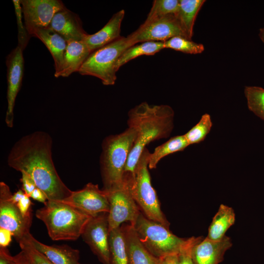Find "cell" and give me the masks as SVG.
Listing matches in <instances>:
<instances>
[{
    "label": "cell",
    "instance_id": "obj_1",
    "mask_svg": "<svg viewBox=\"0 0 264 264\" xmlns=\"http://www.w3.org/2000/svg\"><path fill=\"white\" fill-rule=\"evenodd\" d=\"M52 140L48 133L36 131L22 136L11 148L7 163L13 169L29 176L47 200L62 201L72 193L62 181L52 158Z\"/></svg>",
    "mask_w": 264,
    "mask_h": 264
},
{
    "label": "cell",
    "instance_id": "obj_2",
    "mask_svg": "<svg viewBox=\"0 0 264 264\" xmlns=\"http://www.w3.org/2000/svg\"><path fill=\"white\" fill-rule=\"evenodd\" d=\"M174 111L167 105H154L143 102L128 112V127L136 132L123 175V183L132 180L144 150L150 142L168 137L174 127Z\"/></svg>",
    "mask_w": 264,
    "mask_h": 264
},
{
    "label": "cell",
    "instance_id": "obj_3",
    "mask_svg": "<svg viewBox=\"0 0 264 264\" xmlns=\"http://www.w3.org/2000/svg\"><path fill=\"white\" fill-rule=\"evenodd\" d=\"M35 215L44 223L54 241L76 240L92 217L71 205L52 200H47Z\"/></svg>",
    "mask_w": 264,
    "mask_h": 264
},
{
    "label": "cell",
    "instance_id": "obj_4",
    "mask_svg": "<svg viewBox=\"0 0 264 264\" xmlns=\"http://www.w3.org/2000/svg\"><path fill=\"white\" fill-rule=\"evenodd\" d=\"M136 137L134 130L128 127L123 132L109 135L103 140L100 161L103 190L123 185L124 169Z\"/></svg>",
    "mask_w": 264,
    "mask_h": 264
},
{
    "label": "cell",
    "instance_id": "obj_5",
    "mask_svg": "<svg viewBox=\"0 0 264 264\" xmlns=\"http://www.w3.org/2000/svg\"><path fill=\"white\" fill-rule=\"evenodd\" d=\"M150 153L147 148L142 152L135 170L133 178L124 183L144 215L148 219L169 228L170 223L160 208L155 190L148 170Z\"/></svg>",
    "mask_w": 264,
    "mask_h": 264
},
{
    "label": "cell",
    "instance_id": "obj_6",
    "mask_svg": "<svg viewBox=\"0 0 264 264\" xmlns=\"http://www.w3.org/2000/svg\"><path fill=\"white\" fill-rule=\"evenodd\" d=\"M133 45L128 36H121L92 52L80 68L79 73L97 77L106 86L114 85L117 78V61L125 50Z\"/></svg>",
    "mask_w": 264,
    "mask_h": 264
},
{
    "label": "cell",
    "instance_id": "obj_7",
    "mask_svg": "<svg viewBox=\"0 0 264 264\" xmlns=\"http://www.w3.org/2000/svg\"><path fill=\"white\" fill-rule=\"evenodd\" d=\"M133 227L143 245L157 258L178 254L186 240L173 234L162 224L148 219L142 212Z\"/></svg>",
    "mask_w": 264,
    "mask_h": 264
},
{
    "label": "cell",
    "instance_id": "obj_8",
    "mask_svg": "<svg viewBox=\"0 0 264 264\" xmlns=\"http://www.w3.org/2000/svg\"><path fill=\"white\" fill-rule=\"evenodd\" d=\"M105 191L110 203L109 232L127 221L133 226L141 212L128 187L123 183L121 187Z\"/></svg>",
    "mask_w": 264,
    "mask_h": 264
},
{
    "label": "cell",
    "instance_id": "obj_9",
    "mask_svg": "<svg viewBox=\"0 0 264 264\" xmlns=\"http://www.w3.org/2000/svg\"><path fill=\"white\" fill-rule=\"evenodd\" d=\"M9 186L0 183V227L10 231L18 242L29 233L32 217H25L11 200Z\"/></svg>",
    "mask_w": 264,
    "mask_h": 264
},
{
    "label": "cell",
    "instance_id": "obj_10",
    "mask_svg": "<svg viewBox=\"0 0 264 264\" xmlns=\"http://www.w3.org/2000/svg\"><path fill=\"white\" fill-rule=\"evenodd\" d=\"M24 24L31 37L38 30L49 27L55 14L66 7L60 0H21Z\"/></svg>",
    "mask_w": 264,
    "mask_h": 264
},
{
    "label": "cell",
    "instance_id": "obj_11",
    "mask_svg": "<svg viewBox=\"0 0 264 264\" xmlns=\"http://www.w3.org/2000/svg\"><path fill=\"white\" fill-rule=\"evenodd\" d=\"M176 36L187 38L176 14L143 23L128 36L134 44L150 41L164 42Z\"/></svg>",
    "mask_w": 264,
    "mask_h": 264
},
{
    "label": "cell",
    "instance_id": "obj_12",
    "mask_svg": "<svg viewBox=\"0 0 264 264\" xmlns=\"http://www.w3.org/2000/svg\"><path fill=\"white\" fill-rule=\"evenodd\" d=\"M108 213L93 217L81 235L92 252L103 264H110Z\"/></svg>",
    "mask_w": 264,
    "mask_h": 264
},
{
    "label": "cell",
    "instance_id": "obj_13",
    "mask_svg": "<svg viewBox=\"0 0 264 264\" xmlns=\"http://www.w3.org/2000/svg\"><path fill=\"white\" fill-rule=\"evenodd\" d=\"M61 201L71 205L91 217L109 213L110 203L105 190L97 184H87L82 189L72 191L70 196Z\"/></svg>",
    "mask_w": 264,
    "mask_h": 264
},
{
    "label": "cell",
    "instance_id": "obj_14",
    "mask_svg": "<svg viewBox=\"0 0 264 264\" xmlns=\"http://www.w3.org/2000/svg\"><path fill=\"white\" fill-rule=\"evenodd\" d=\"M22 50L17 46L7 56V109L5 121L6 125L12 128L14 121V108L17 94L21 89L24 70Z\"/></svg>",
    "mask_w": 264,
    "mask_h": 264
},
{
    "label": "cell",
    "instance_id": "obj_15",
    "mask_svg": "<svg viewBox=\"0 0 264 264\" xmlns=\"http://www.w3.org/2000/svg\"><path fill=\"white\" fill-rule=\"evenodd\" d=\"M49 27L67 42L83 41L88 34L83 28L79 16L66 7L55 14Z\"/></svg>",
    "mask_w": 264,
    "mask_h": 264
},
{
    "label": "cell",
    "instance_id": "obj_16",
    "mask_svg": "<svg viewBox=\"0 0 264 264\" xmlns=\"http://www.w3.org/2000/svg\"><path fill=\"white\" fill-rule=\"evenodd\" d=\"M232 245L231 239L227 236L219 241L207 238L197 243L192 250L195 264H219L222 262L225 252Z\"/></svg>",
    "mask_w": 264,
    "mask_h": 264
},
{
    "label": "cell",
    "instance_id": "obj_17",
    "mask_svg": "<svg viewBox=\"0 0 264 264\" xmlns=\"http://www.w3.org/2000/svg\"><path fill=\"white\" fill-rule=\"evenodd\" d=\"M125 238L129 264H160L159 259L152 254L140 242L133 225L121 226Z\"/></svg>",
    "mask_w": 264,
    "mask_h": 264
},
{
    "label": "cell",
    "instance_id": "obj_18",
    "mask_svg": "<svg viewBox=\"0 0 264 264\" xmlns=\"http://www.w3.org/2000/svg\"><path fill=\"white\" fill-rule=\"evenodd\" d=\"M23 240L54 264H79L80 252L67 245H48L40 242L29 233Z\"/></svg>",
    "mask_w": 264,
    "mask_h": 264
},
{
    "label": "cell",
    "instance_id": "obj_19",
    "mask_svg": "<svg viewBox=\"0 0 264 264\" xmlns=\"http://www.w3.org/2000/svg\"><path fill=\"white\" fill-rule=\"evenodd\" d=\"M124 16V10H121L114 14L108 22L98 32L93 34H87L84 41L91 53L121 37V26Z\"/></svg>",
    "mask_w": 264,
    "mask_h": 264
},
{
    "label": "cell",
    "instance_id": "obj_20",
    "mask_svg": "<svg viewBox=\"0 0 264 264\" xmlns=\"http://www.w3.org/2000/svg\"><path fill=\"white\" fill-rule=\"evenodd\" d=\"M67 43L62 67L57 78L67 77L75 72H78L91 53L84 40Z\"/></svg>",
    "mask_w": 264,
    "mask_h": 264
},
{
    "label": "cell",
    "instance_id": "obj_21",
    "mask_svg": "<svg viewBox=\"0 0 264 264\" xmlns=\"http://www.w3.org/2000/svg\"><path fill=\"white\" fill-rule=\"evenodd\" d=\"M33 37L40 39L51 53L54 62V76L57 77L62 67L67 42L49 27L38 30Z\"/></svg>",
    "mask_w": 264,
    "mask_h": 264
},
{
    "label": "cell",
    "instance_id": "obj_22",
    "mask_svg": "<svg viewBox=\"0 0 264 264\" xmlns=\"http://www.w3.org/2000/svg\"><path fill=\"white\" fill-rule=\"evenodd\" d=\"M235 221V214L233 208L220 204L209 226L206 238L213 241L220 240Z\"/></svg>",
    "mask_w": 264,
    "mask_h": 264
},
{
    "label": "cell",
    "instance_id": "obj_23",
    "mask_svg": "<svg viewBox=\"0 0 264 264\" xmlns=\"http://www.w3.org/2000/svg\"><path fill=\"white\" fill-rule=\"evenodd\" d=\"M205 0H179L178 12L175 14L187 39L191 40L197 14Z\"/></svg>",
    "mask_w": 264,
    "mask_h": 264
},
{
    "label": "cell",
    "instance_id": "obj_24",
    "mask_svg": "<svg viewBox=\"0 0 264 264\" xmlns=\"http://www.w3.org/2000/svg\"><path fill=\"white\" fill-rule=\"evenodd\" d=\"M189 146L184 134L171 138L163 144L155 148L152 153H150L148 163L149 168L155 169L158 162L163 157L173 153L183 151Z\"/></svg>",
    "mask_w": 264,
    "mask_h": 264
},
{
    "label": "cell",
    "instance_id": "obj_25",
    "mask_svg": "<svg viewBox=\"0 0 264 264\" xmlns=\"http://www.w3.org/2000/svg\"><path fill=\"white\" fill-rule=\"evenodd\" d=\"M165 49L164 42H145L139 44L133 45L126 50L120 56L116 68L118 70L122 66L131 60L142 55H153Z\"/></svg>",
    "mask_w": 264,
    "mask_h": 264
},
{
    "label": "cell",
    "instance_id": "obj_26",
    "mask_svg": "<svg viewBox=\"0 0 264 264\" xmlns=\"http://www.w3.org/2000/svg\"><path fill=\"white\" fill-rule=\"evenodd\" d=\"M110 264H129L124 236L121 226L109 236Z\"/></svg>",
    "mask_w": 264,
    "mask_h": 264
},
{
    "label": "cell",
    "instance_id": "obj_27",
    "mask_svg": "<svg viewBox=\"0 0 264 264\" xmlns=\"http://www.w3.org/2000/svg\"><path fill=\"white\" fill-rule=\"evenodd\" d=\"M244 92L249 110L264 121V88L246 86Z\"/></svg>",
    "mask_w": 264,
    "mask_h": 264
},
{
    "label": "cell",
    "instance_id": "obj_28",
    "mask_svg": "<svg viewBox=\"0 0 264 264\" xmlns=\"http://www.w3.org/2000/svg\"><path fill=\"white\" fill-rule=\"evenodd\" d=\"M179 0H155L144 23H148L170 14H176L179 9Z\"/></svg>",
    "mask_w": 264,
    "mask_h": 264
},
{
    "label": "cell",
    "instance_id": "obj_29",
    "mask_svg": "<svg viewBox=\"0 0 264 264\" xmlns=\"http://www.w3.org/2000/svg\"><path fill=\"white\" fill-rule=\"evenodd\" d=\"M212 125L211 116L208 113L202 115L198 122L184 134L189 145L203 141L210 132Z\"/></svg>",
    "mask_w": 264,
    "mask_h": 264
},
{
    "label": "cell",
    "instance_id": "obj_30",
    "mask_svg": "<svg viewBox=\"0 0 264 264\" xmlns=\"http://www.w3.org/2000/svg\"><path fill=\"white\" fill-rule=\"evenodd\" d=\"M164 48L172 49L184 53L196 54L202 53L204 45L182 36H176L164 42Z\"/></svg>",
    "mask_w": 264,
    "mask_h": 264
},
{
    "label": "cell",
    "instance_id": "obj_31",
    "mask_svg": "<svg viewBox=\"0 0 264 264\" xmlns=\"http://www.w3.org/2000/svg\"><path fill=\"white\" fill-rule=\"evenodd\" d=\"M13 3L18 26V46L23 50L26 47L31 37L22 22L23 14L20 0H13Z\"/></svg>",
    "mask_w": 264,
    "mask_h": 264
},
{
    "label": "cell",
    "instance_id": "obj_32",
    "mask_svg": "<svg viewBox=\"0 0 264 264\" xmlns=\"http://www.w3.org/2000/svg\"><path fill=\"white\" fill-rule=\"evenodd\" d=\"M202 240L201 237H192L186 239L178 253L179 264H195L192 258V250L194 246Z\"/></svg>",
    "mask_w": 264,
    "mask_h": 264
},
{
    "label": "cell",
    "instance_id": "obj_33",
    "mask_svg": "<svg viewBox=\"0 0 264 264\" xmlns=\"http://www.w3.org/2000/svg\"><path fill=\"white\" fill-rule=\"evenodd\" d=\"M18 243L22 250L25 252L33 264H54L26 241L22 239Z\"/></svg>",
    "mask_w": 264,
    "mask_h": 264
},
{
    "label": "cell",
    "instance_id": "obj_34",
    "mask_svg": "<svg viewBox=\"0 0 264 264\" xmlns=\"http://www.w3.org/2000/svg\"><path fill=\"white\" fill-rule=\"evenodd\" d=\"M30 197L22 190H19L11 197L12 201L15 203L18 208L25 217H32L31 204Z\"/></svg>",
    "mask_w": 264,
    "mask_h": 264
},
{
    "label": "cell",
    "instance_id": "obj_35",
    "mask_svg": "<svg viewBox=\"0 0 264 264\" xmlns=\"http://www.w3.org/2000/svg\"><path fill=\"white\" fill-rule=\"evenodd\" d=\"M21 173V181L22 183V190L29 197L32 192L37 187L34 180L29 176L24 173Z\"/></svg>",
    "mask_w": 264,
    "mask_h": 264
},
{
    "label": "cell",
    "instance_id": "obj_36",
    "mask_svg": "<svg viewBox=\"0 0 264 264\" xmlns=\"http://www.w3.org/2000/svg\"><path fill=\"white\" fill-rule=\"evenodd\" d=\"M12 233L2 227H0V247H6L11 241Z\"/></svg>",
    "mask_w": 264,
    "mask_h": 264
},
{
    "label": "cell",
    "instance_id": "obj_37",
    "mask_svg": "<svg viewBox=\"0 0 264 264\" xmlns=\"http://www.w3.org/2000/svg\"><path fill=\"white\" fill-rule=\"evenodd\" d=\"M14 258L6 247H0V264H14Z\"/></svg>",
    "mask_w": 264,
    "mask_h": 264
},
{
    "label": "cell",
    "instance_id": "obj_38",
    "mask_svg": "<svg viewBox=\"0 0 264 264\" xmlns=\"http://www.w3.org/2000/svg\"><path fill=\"white\" fill-rule=\"evenodd\" d=\"M14 264H33L30 259L22 250L14 256Z\"/></svg>",
    "mask_w": 264,
    "mask_h": 264
},
{
    "label": "cell",
    "instance_id": "obj_39",
    "mask_svg": "<svg viewBox=\"0 0 264 264\" xmlns=\"http://www.w3.org/2000/svg\"><path fill=\"white\" fill-rule=\"evenodd\" d=\"M29 197L44 204L47 200L45 194L38 188H36L32 192Z\"/></svg>",
    "mask_w": 264,
    "mask_h": 264
},
{
    "label": "cell",
    "instance_id": "obj_40",
    "mask_svg": "<svg viewBox=\"0 0 264 264\" xmlns=\"http://www.w3.org/2000/svg\"><path fill=\"white\" fill-rule=\"evenodd\" d=\"M159 259L160 264H179L178 254L167 255Z\"/></svg>",
    "mask_w": 264,
    "mask_h": 264
},
{
    "label": "cell",
    "instance_id": "obj_41",
    "mask_svg": "<svg viewBox=\"0 0 264 264\" xmlns=\"http://www.w3.org/2000/svg\"><path fill=\"white\" fill-rule=\"evenodd\" d=\"M259 36L262 42L264 43V27L260 29Z\"/></svg>",
    "mask_w": 264,
    "mask_h": 264
},
{
    "label": "cell",
    "instance_id": "obj_42",
    "mask_svg": "<svg viewBox=\"0 0 264 264\" xmlns=\"http://www.w3.org/2000/svg\"></svg>",
    "mask_w": 264,
    "mask_h": 264
}]
</instances>
